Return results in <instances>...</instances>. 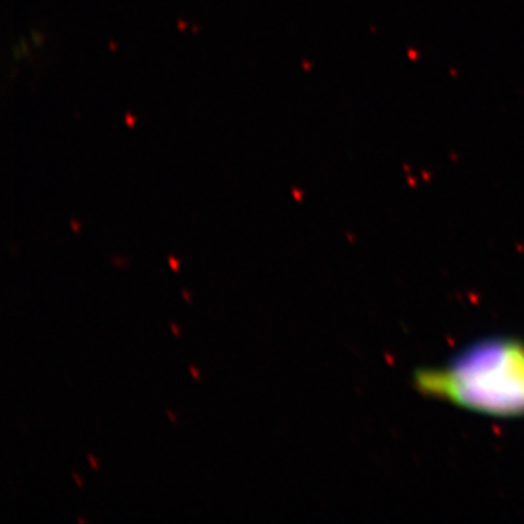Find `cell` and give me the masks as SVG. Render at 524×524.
<instances>
[{"instance_id": "cell-6", "label": "cell", "mask_w": 524, "mask_h": 524, "mask_svg": "<svg viewBox=\"0 0 524 524\" xmlns=\"http://www.w3.org/2000/svg\"><path fill=\"white\" fill-rule=\"evenodd\" d=\"M72 476H73V479H75V482L77 484V487H79V488H83V484H82V480H80V478H79V475H77V473H76L75 470L72 472Z\"/></svg>"}, {"instance_id": "cell-2", "label": "cell", "mask_w": 524, "mask_h": 524, "mask_svg": "<svg viewBox=\"0 0 524 524\" xmlns=\"http://www.w3.org/2000/svg\"><path fill=\"white\" fill-rule=\"evenodd\" d=\"M168 262H169L170 268H172L175 273H180V261H178V258H175L173 255H169V256H168Z\"/></svg>"}, {"instance_id": "cell-8", "label": "cell", "mask_w": 524, "mask_h": 524, "mask_svg": "<svg viewBox=\"0 0 524 524\" xmlns=\"http://www.w3.org/2000/svg\"><path fill=\"white\" fill-rule=\"evenodd\" d=\"M182 296H184V299L187 300V303H191V297H189V292H188L187 289H184V290H182Z\"/></svg>"}, {"instance_id": "cell-1", "label": "cell", "mask_w": 524, "mask_h": 524, "mask_svg": "<svg viewBox=\"0 0 524 524\" xmlns=\"http://www.w3.org/2000/svg\"><path fill=\"white\" fill-rule=\"evenodd\" d=\"M423 397L494 418L524 417V341L491 337L449 361L415 371Z\"/></svg>"}, {"instance_id": "cell-7", "label": "cell", "mask_w": 524, "mask_h": 524, "mask_svg": "<svg viewBox=\"0 0 524 524\" xmlns=\"http://www.w3.org/2000/svg\"><path fill=\"white\" fill-rule=\"evenodd\" d=\"M166 413H168V417H169V420L173 423V424H177V418H175V415H173V412L170 411V409H166Z\"/></svg>"}, {"instance_id": "cell-4", "label": "cell", "mask_w": 524, "mask_h": 524, "mask_svg": "<svg viewBox=\"0 0 524 524\" xmlns=\"http://www.w3.org/2000/svg\"><path fill=\"white\" fill-rule=\"evenodd\" d=\"M189 373H191V376H192L195 380H200V373H199V370H196L194 366H189Z\"/></svg>"}, {"instance_id": "cell-3", "label": "cell", "mask_w": 524, "mask_h": 524, "mask_svg": "<svg viewBox=\"0 0 524 524\" xmlns=\"http://www.w3.org/2000/svg\"><path fill=\"white\" fill-rule=\"evenodd\" d=\"M87 461H89V463H91V466L95 469V470H98L99 469V465H98V461H96V458H95V456L92 454V453H87Z\"/></svg>"}, {"instance_id": "cell-5", "label": "cell", "mask_w": 524, "mask_h": 524, "mask_svg": "<svg viewBox=\"0 0 524 524\" xmlns=\"http://www.w3.org/2000/svg\"><path fill=\"white\" fill-rule=\"evenodd\" d=\"M170 330H172V332H173L175 337L180 338V328H178V325H175V323L172 322V323H170Z\"/></svg>"}]
</instances>
